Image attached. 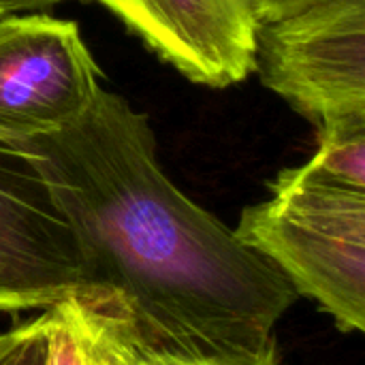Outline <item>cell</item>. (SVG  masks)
I'll use <instances>...</instances> for the list:
<instances>
[{"mask_svg": "<svg viewBox=\"0 0 365 365\" xmlns=\"http://www.w3.org/2000/svg\"><path fill=\"white\" fill-rule=\"evenodd\" d=\"M24 148L79 240L92 287L137 344L240 355L276 338L295 289L169 180L148 115L124 96L103 88L79 122Z\"/></svg>", "mask_w": 365, "mask_h": 365, "instance_id": "6da1fadb", "label": "cell"}, {"mask_svg": "<svg viewBox=\"0 0 365 365\" xmlns=\"http://www.w3.org/2000/svg\"><path fill=\"white\" fill-rule=\"evenodd\" d=\"M235 235L314 299L344 334L365 329V190L312 171H280Z\"/></svg>", "mask_w": 365, "mask_h": 365, "instance_id": "7a4b0ae2", "label": "cell"}, {"mask_svg": "<svg viewBox=\"0 0 365 365\" xmlns=\"http://www.w3.org/2000/svg\"><path fill=\"white\" fill-rule=\"evenodd\" d=\"M71 297L120 312L92 287L79 240L34 154L0 141V312H43Z\"/></svg>", "mask_w": 365, "mask_h": 365, "instance_id": "3957f363", "label": "cell"}, {"mask_svg": "<svg viewBox=\"0 0 365 365\" xmlns=\"http://www.w3.org/2000/svg\"><path fill=\"white\" fill-rule=\"evenodd\" d=\"M255 71L317 126L365 115V0H319L261 21Z\"/></svg>", "mask_w": 365, "mask_h": 365, "instance_id": "277c9868", "label": "cell"}, {"mask_svg": "<svg viewBox=\"0 0 365 365\" xmlns=\"http://www.w3.org/2000/svg\"><path fill=\"white\" fill-rule=\"evenodd\" d=\"M101 79L77 21L0 17V141L28 145L73 126L94 105Z\"/></svg>", "mask_w": 365, "mask_h": 365, "instance_id": "5b68a950", "label": "cell"}, {"mask_svg": "<svg viewBox=\"0 0 365 365\" xmlns=\"http://www.w3.org/2000/svg\"><path fill=\"white\" fill-rule=\"evenodd\" d=\"M186 79L229 88L255 71V0H94Z\"/></svg>", "mask_w": 365, "mask_h": 365, "instance_id": "8992f818", "label": "cell"}, {"mask_svg": "<svg viewBox=\"0 0 365 365\" xmlns=\"http://www.w3.org/2000/svg\"><path fill=\"white\" fill-rule=\"evenodd\" d=\"M45 314V365H122L128 323L111 306L64 299Z\"/></svg>", "mask_w": 365, "mask_h": 365, "instance_id": "52a82bcc", "label": "cell"}, {"mask_svg": "<svg viewBox=\"0 0 365 365\" xmlns=\"http://www.w3.org/2000/svg\"><path fill=\"white\" fill-rule=\"evenodd\" d=\"M306 165L329 180L365 190V115L319 126V148Z\"/></svg>", "mask_w": 365, "mask_h": 365, "instance_id": "ba28073f", "label": "cell"}, {"mask_svg": "<svg viewBox=\"0 0 365 365\" xmlns=\"http://www.w3.org/2000/svg\"><path fill=\"white\" fill-rule=\"evenodd\" d=\"M122 365H280V357H278L276 338L255 353H240V355H184V353L156 351L137 344L128 325Z\"/></svg>", "mask_w": 365, "mask_h": 365, "instance_id": "9c48e42d", "label": "cell"}, {"mask_svg": "<svg viewBox=\"0 0 365 365\" xmlns=\"http://www.w3.org/2000/svg\"><path fill=\"white\" fill-rule=\"evenodd\" d=\"M45 314L0 331V365H45Z\"/></svg>", "mask_w": 365, "mask_h": 365, "instance_id": "30bf717a", "label": "cell"}, {"mask_svg": "<svg viewBox=\"0 0 365 365\" xmlns=\"http://www.w3.org/2000/svg\"><path fill=\"white\" fill-rule=\"evenodd\" d=\"M312 2H319V0H255V6H257L259 21H269V19L291 15Z\"/></svg>", "mask_w": 365, "mask_h": 365, "instance_id": "8fae6325", "label": "cell"}, {"mask_svg": "<svg viewBox=\"0 0 365 365\" xmlns=\"http://www.w3.org/2000/svg\"><path fill=\"white\" fill-rule=\"evenodd\" d=\"M60 2L64 0H0V6H4L9 13H15V11H41Z\"/></svg>", "mask_w": 365, "mask_h": 365, "instance_id": "7c38bea8", "label": "cell"}, {"mask_svg": "<svg viewBox=\"0 0 365 365\" xmlns=\"http://www.w3.org/2000/svg\"><path fill=\"white\" fill-rule=\"evenodd\" d=\"M6 13H9V11H6L4 6H0V17H2V15H6Z\"/></svg>", "mask_w": 365, "mask_h": 365, "instance_id": "4fadbf2b", "label": "cell"}]
</instances>
